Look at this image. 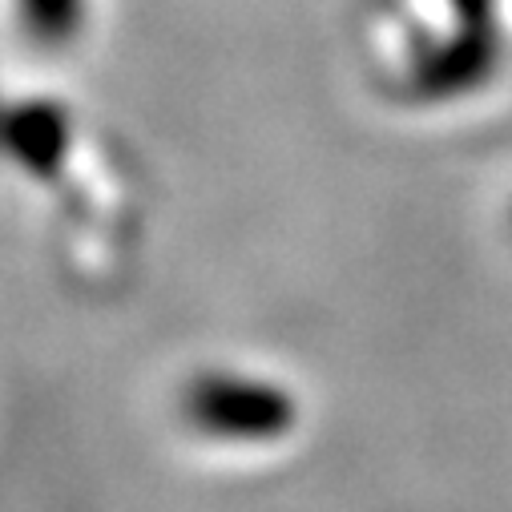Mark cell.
Wrapping results in <instances>:
<instances>
[{"mask_svg": "<svg viewBox=\"0 0 512 512\" xmlns=\"http://www.w3.org/2000/svg\"><path fill=\"white\" fill-rule=\"evenodd\" d=\"M190 420L210 432V436H279L295 420V408L283 392L267 388V383H242L234 375H206L194 383L186 396Z\"/></svg>", "mask_w": 512, "mask_h": 512, "instance_id": "obj_1", "label": "cell"}]
</instances>
